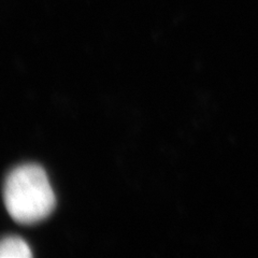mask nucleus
Segmentation results:
<instances>
[{
	"label": "nucleus",
	"mask_w": 258,
	"mask_h": 258,
	"mask_svg": "<svg viewBox=\"0 0 258 258\" xmlns=\"http://www.w3.org/2000/svg\"><path fill=\"white\" fill-rule=\"evenodd\" d=\"M4 201L12 219L26 225L46 219L56 203L45 171L32 164L15 168L7 176Z\"/></svg>",
	"instance_id": "nucleus-1"
},
{
	"label": "nucleus",
	"mask_w": 258,
	"mask_h": 258,
	"mask_svg": "<svg viewBox=\"0 0 258 258\" xmlns=\"http://www.w3.org/2000/svg\"><path fill=\"white\" fill-rule=\"evenodd\" d=\"M32 254L28 244L19 237H7L0 244V257L3 258H29Z\"/></svg>",
	"instance_id": "nucleus-2"
}]
</instances>
